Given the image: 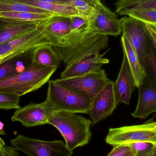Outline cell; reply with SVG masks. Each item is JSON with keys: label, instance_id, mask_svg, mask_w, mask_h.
<instances>
[{"label": "cell", "instance_id": "5", "mask_svg": "<svg viewBox=\"0 0 156 156\" xmlns=\"http://www.w3.org/2000/svg\"><path fill=\"white\" fill-rule=\"evenodd\" d=\"M10 143L16 150L28 156H72L73 154L60 140L44 141L19 135Z\"/></svg>", "mask_w": 156, "mask_h": 156}, {"label": "cell", "instance_id": "3", "mask_svg": "<svg viewBox=\"0 0 156 156\" xmlns=\"http://www.w3.org/2000/svg\"><path fill=\"white\" fill-rule=\"evenodd\" d=\"M45 101L53 112L88 114L92 101L87 95L69 90L55 80H51L48 81Z\"/></svg>", "mask_w": 156, "mask_h": 156}, {"label": "cell", "instance_id": "13", "mask_svg": "<svg viewBox=\"0 0 156 156\" xmlns=\"http://www.w3.org/2000/svg\"><path fill=\"white\" fill-rule=\"evenodd\" d=\"M138 89L137 105L131 115L135 118L144 119L156 112V86L146 76L144 83Z\"/></svg>", "mask_w": 156, "mask_h": 156}, {"label": "cell", "instance_id": "25", "mask_svg": "<svg viewBox=\"0 0 156 156\" xmlns=\"http://www.w3.org/2000/svg\"><path fill=\"white\" fill-rule=\"evenodd\" d=\"M21 96L14 94L0 92V109L11 110L21 108L19 100Z\"/></svg>", "mask_w": 156, "mask_h": 156}, {"label": "cell", "instance_id": "34", "mask_svg": "<svg viewBox=\"0 0 156 156\" xmlns=\"http://www.w3.org/2000/svg\"><path fill=\"white\" fill-rule=\"evenodd\" d=\"M4 124L2 122H0V134L4 135L5 134L4 131L3 130Z\"/></svg>", "mask_w": 156, "mask_h": 156}, {"label": "cell", "instance_id": "9", "mask_svg": "<svg viewBox=\"0 0 156 156\" xmlns=\"http://www.w3.org/2000/svg\"><path fill=\"white\" fill-rule=\"evenodd\" d=\"M118 105L114 90V82L111 80L92 101L88 113L92 125L112 115Z\"/></svg>", "mask_w": 156, "mask_h": 156}, {"label": "cell", "instance_id": "29", "mask_svg": "<svg viewBox=\"0 0 156 156\" xmlns=\"http://www.w3.org/2000/svg\"><path fill=\"white\" fill-rule=\"evenodd\" d=\"M32 51V50L27 51V50H20L16 51V52H13V53H11V54H9V55H6L5 56L0 58V64L3 63L4 62L6 61V60L11 59V58H19V57H21L22 56H25L26 55L29 54Z\"/></svg>", "mask_w": 156, "mask_h": 156}, {"label": "cell", "instance_id": "23", "mask_svg": "<svg viewBox=\"0 0 156 156\" xmlns=\"http://www.w3.org/2000/svg\"><path fill=\"white\" fill-rule=\"evenodd\" d=\"M71 32L83 36L90 34L88 31V17L82 16H70Z\"/></svg>", "mask_w": 156, "mask_h": 156}, {"label": "cell", "instance_id": "36", "mask_svg": "<svg viewBox=\"0 0 156 156\" xmlns=\"http://www.w3.org/2000/svg\"><path fill=\"white\" fill-rule=\"evenodd\" d=\"M2 28V25H1V24L0 23V30H1Z\"/></svg>", "mask_w": 156, "mask_h": 156}, {"label": "cell", "instance_id": "10", "mask_svg": "<svg viewBox=\"0 0 156 156\" xmlns=\"http://www.w3.org/2000/svg\"><path fill=\"white\" fill-rule=\"evenodd\" d=\"M53 111L45 101L41 103H31L16 109L12 116V122H19L25 127H31L48 124Z\"/></svg>", "mask_w": 156, "mask_h": 156}, {"label": "cell", "instance_id": "27", "mask_svg": "<svg viewBox=\"0 0 156 156\" xmlns=\"http://www.w3.org/2000/svg\"><path fill=\"white\" fill-rule=\"evenodd\" d=\"M136 155L128 145H119L114 146L107 156H136Z\"/></svg>", "mask_w": 156, "mask_h": 156}, {"label": "cell", "instance_id": "32", "mask_svg": "<svg viewBox=\"0 0 156 156\" xmlns=\"http://www.w3.org/2000/svg\"><path fill=\"white\" fill-rule=\"evenodd\" d=\"M1 135L0 134V136ZM5 145L3 140L0 136V156H6L5 151Z\"/></svg>", "mask_w": 156, "mask_h": 156}, {"label": "cell", "instance_id": "18", "mask_svg": "<svg viewBox=\"0 0 156 156\" xmlns=\"http://www.w3.org/2000/svg\"><path fill=\"white\" fill-rule=\"evenodd\" d=\"M32 61L44 66L58 68L61 60L52 45H42L32 51Z\"/></svg>", "mask_w": 156, "mask_h": 156}, {"label": "cell", "instance_id": "15", "mask_svg": "<svg viewBox=\"0 0 156 156\" xmlns=\"http://www.w3.org/2000/svg\"><path fill=\"white\" fill-rule=\"evenodd\" d=\"M55 15L24 12H0V23L2 26L23 23L42 24Z\"/></svg>", "mask_w": 156, "mask_h": 156}, {"label": "cell", "instance_id": "17", "mask_svg": "<svg viewBox=\"0 0 156 156\" xmlns=\"http://www.w3.org/2000/svg\"><path fill=\"white\" fill-rule=\"evenodd\" d=\"M19 3L34 6L49 12L55 16H82L80 12L75 7L66 5L55 3L39 0H8ZM87 17V16H86Z\"/></svg>", "mask_w": 156, "mask_h": 156}, {"label": "cell", "instance_id": "2", "mask_svg": "<svg viewBox=\"0 0 156 156\" xmlns=\"http://www.w3.org/2000/svg\"><path fill=\"white\" fill-rule=\"evenodd\" d=\"M57 69L32 62L23 72L0 80V92L14 94L21 97L38 90L48 82Z\"/></svg>", "mask_w": 156, "mask_h": 156}, {"label": "cell", "instance_id": "30", "mask_svg": "<svg viewBox=\"0 0 156 156\" xmlns=\"http://www.w3.org/2000/svg\"><path fill=\"white\" fill-rule=\"evenodd\" d=\"M145 25L151 44L153 45V47L156 49V27L146 24Z\"/></svg>", "mask_w": 156, "mask_h": 156}, {"label": "cell", "instance_id": "31", "mask_svg": "<svg viewBox=\"0 0 156 156\" xmlns=\"http://www.w3.org/2000/svg\"><path fill=\"white\" fill-rule=\"evenodd\" d=\"M5 151L6 156H21L18 151L12 146L5 145Z\"/></svg>", "mask_w": 156, "mask_h": 156}, {"label": "cell", "instance_id": "12", "mask_svg": "<svg viewBox=\"0 0 156 156\" xmlns=\"http://www.w3.org/2000/svg\"><path fill=\"white\" fill-rule=\"evenodd\" d=\"M136 87L126 56L123 54L118 76L114 82V90L118 104L130 105L132 94Z\"/></svg>", "mask_w": 156, "mask_h": 156}, {"label": "cell", "instance_id": "37", "mask_svg": "<svg viewBox=\"0 0 156 156\" xmlns=\"http://www.w3.org/2000/svg\"><path fill=\"white\" fill-rule=\"evenodd\" d=\"M117 1H118V0H117Z\"/></svg>", "mask_w": 156, "mask_h": 156}, {"label": "cell", "instance_id": "1", "mask_svg": "<svg viewBox=\"0 0 156 156\" xmlns=\"http://www.w3.org/2000/svg\"><path fill=\"white\" fill-rule=\"evenodd\" d=\"M48 124L55 126L61 134L69 149L73 151L88 144L90 140L91 121L76 113L53 112Z\"/></svg>", "mask_w": 156, "mask_h": 156}, {"label": "cell", "instance_id": "11", "mask_svg": "<svg viewBox=\"0 0 156 156\" xmlns=\"http://www.w3.org/2000/svg\"><path fill=\"white\" fill-rule=\"evenodd\" d=\"M50 44L40 26L27 34L0 45V58L20 50L31 51L42 45Z\"/></svg>", "mask_w": 156, "mask_h": 156}, {"label": "cell", "instance_id": "8", "mask_svg": "<svg viewBox=\"0 0 156 156\" xmlns=\"http://www.w3.org/2000/svg\"><path fill=\"white\" fill-rule=\"evenodd\" d=\"M120 22L122 35L127 38L144 66L147 47L150 42L145 24L128 16L121 18Z\"/></svg>", "mask_w": 156, "mask_h": 156}, {"label": "cell", "instance_id": "14", "mask_svg": "<svg viewBox=\"0 0 156 156\" xmlns=\"http://www.w3.org/2000/svg\"><path fill=\"white\" fill-rule=\"evenodd\" d=\"M109 63V59L100 53L91 54L66 66L60 74V78L67 79L83 76Z\"/></svg>", "mask_w": 156, "mask_h": 156}, {"label": "cell", "instance_id": "19", "mask_svg": "<svg viewBox=\"0 0 156 156\" xmlns=\"http://www.w3.org/2000/svg\"><path fill=\"white\" fill-rule=\"evenodd\" d=\"M40 25L35 23H23L5 26L0 30V45L22 36L38 28Z\"/></svg>", "mask_w": 156, "mask_h": 156}, {"label": "cell", "instance_id": "21", "mask_svg": "<svg viewBox=\"0 0 156 156\" xmlns=\"http://www.w3.org/2000/svg\"><path fill=\"white\" fill-rule=\"evenodd\" d=\"M144 67L147 76L156 86V53L151 41L147 47Z\"/></svg>", "mask_w": 156, "mask_h": 156}, {"label": "cell", "instance_id": "28", "mask_svg": "<svg viewBox=\"0 0 156 156\" xmlns=\"http://www.w3.org/2000/svg\"><path fill=\"white\" fill-rule=\"evenodd\" d=\"M136 154H144L152 151L155 145L149 143L139 142L128 145Z\"/></svg>", "mask_w": 156, "mask_h": 156}, {"label": "cell", "instance_id": "4", "mask_svg": "<svg viewBox=\"0 0 156 156\" xmlns=\"http://www.w3.org/2000/svg\"><path fill=\"white\" fill-rule=\"evenodd\" d=\"M105 142L113 147L139 142L149 143L156 145V121H148L136 125L110 128Z\"/></svg>", "mask_w": 156, "mask_h": 156}, {"label": "cell", "instance_id": "33", "mask_svg": "<svg viewBox=\"0 0 156 156\" xmlns=\"http://www.w3.org/2000/svg\"><path fill=\"white\" fill-rule=\"evenodd\" d=\"M147 156H156V145H155L152 151Z\"/></svg>", "mask_w": 156, "mask_h": 156}, {"label": "cell", "instance_id": "24", "mask_svg": "<svg viewBox=\"0 0 156 156\" xmlns=\"http://www.w3.org/2000/svg\"><path fill=\"white\" fill-rule=\"evenodd\" d=\"M18 58H11L0 64V80L22 72L18 69Z\"/></svg>", "mask_w": 156, "mask_h": 156}, {"label": "cell", "instance_id": "16", "mask_svg": "<svg viewBox=\"0 0 156 156\" xmlns=\"http://www.w3.org/2000/svg\"><path fill=\"white\" fill-rule=\"evenodd\" d=\"M121 44L123 54L126 56L136 88L140 87L146 77V74L143 64L141 63L136 52L130 44L127 38L122 35Z\"/></svg>", "mask_w": 156, "mask_h": 156}, {"label": "cell", "instance_id": "20", "mask_svg": "<svg viewBox=\"0 0 156 156\" xmlns=\"http://www.w3.org/2000/svg\"><path fill=\"white\" fill-rule=\"evenodd\" d=\"M115 6L116 14L126 16L132 11L156 9V0H118Z\"/></svg>", "mask_w": 156, "mask_h": 156}, {"label": "cell", "instance_id": "22", "mask_svg": "<svg viewBox=\"0 0 156 156\" xmlns=\"http://www.w3.org/2000/svg\"><path fill=\"white\" fill-rule=\"evenodd\" d=\"M126 16L135 18L146 24L156 27V9H144L132 11Z\"/></svg>", "mask_w": 156, "mask_h": 156}, {"label": "cell", "instance_id": "26", "mask_svg": "<svg viewBox=\"0 0 156 156\" xmlns=\"http://www.w3.org/2000/svg\"><path fill=\"white\" fill-rule=\"evenodd\" d=\"M39 1H46L55 3L66 5L73 6L77 9L78 7L84 2H87L94 6L101 3V0H39Z\"/></svg>", "mask_w": 156, "mask_h": 156}, {"label": "cell", "instance_id": "6", "mask_svg": "<svg viewBox=\"0 0 156 156\" xmlns=\"http://www.w3.org/2000/svg\"><path fill=\"white\" fill-rule=\"evenodd\" d=\"M58 84L79 93L87 95L92 101L111 81L104 69H98L80 76L55 80Z\"/></svg>", "mask_w": 156, "mask_h": 156}, {"label": "cell", "instance_id": "7", "mask_svg": "<svg viewBox=\"0 0 156 156\" xmlns=\"http://www.w3.org/2000/svg\"><path fill=\"white\" fill-rule=\"evenodd\" d=\"M88 19L89 33L115 37L122 34L120 19L102 3L94 6V12Z\"/></svg>", "mask_w": 156, "mask_h": 156}, {"label": "cell", "instance_id": "38", "mask_svg": "<svg viewBox=\"0 0 156 156\" xmlns=\"http://www.w3.org/2000/svg\"></svg>", "mask_w": 156, "mask_h": 156}, {"label": "cell", "instance_id": "35", "mask_svg": "<svg viewBox=\"0 0 156 156\" xmlns=\"http://www.w3.org/2000/svg\"><path fill=\"white\" fill-rule=\"evenodd\" d=\"M150 152H151V151L149 152H147V153H144V154H138L136 155V156H147Z\"/></svg>", "mask_w": 156, "mask_h": 156}]
</instances>
